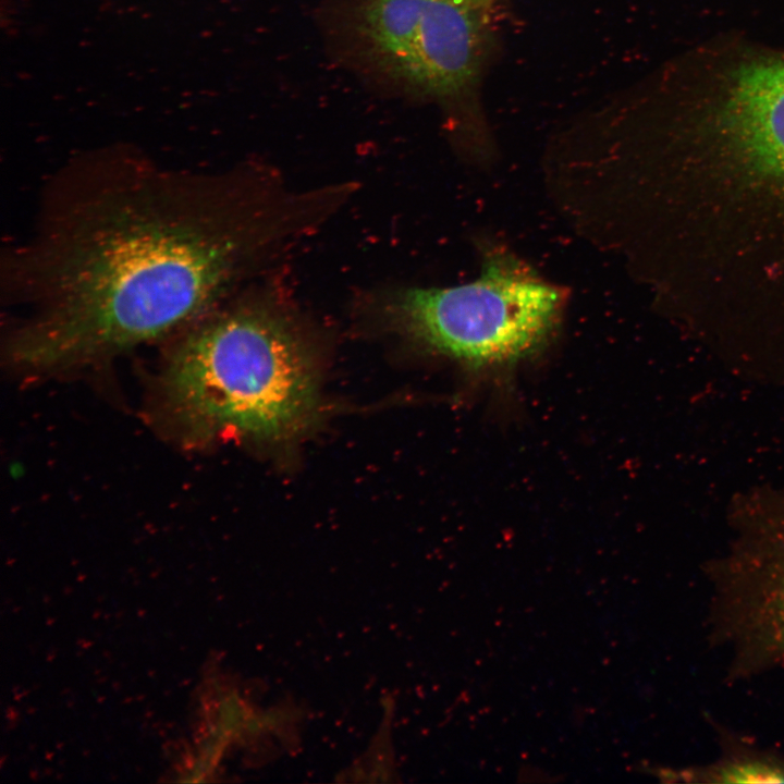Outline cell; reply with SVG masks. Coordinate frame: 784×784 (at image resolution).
Here are the masks:
<instances>
[{
	"instance_id": "obj_1",
	"label": "cell",
	"mask_w": 784,
	"mask_h": 784,
	"mask_svg": "<svg viewBox=\"0 0 784 784\" xmlns=\"http://www.w3.org/2000/svg\"><path fill=\"white\" fill-rule=\"evenodd\" d=\"M252 218L229 175L131 152L61 166L30 234L2 254L1 296L21 311L9 359L58 370L174 336L223 303Z\"/></svg>"
},
{
	"instance_id": "obj_4",
	"label": "cell",
	"mask_w": 784,
	"mask_h": 784,
	"mask_svg": "<svg viewBox=\"0 0 784 784\" xmlns=\"http://www.w3.org/2000/svg\"><path fill=\"white\" fill-rule=\"evenodd\" d=\"M385 305L391 322L418 344L486 367L539 351L559 321L563 296L512 256L493 253L473 282L401 290Z\"/></svg>"
},
{
	"instance_id": "obj_2",
	"label": "cell",
	"mask_w": 784,
	"mask_h": 784,
	"mask_svg": "<svg viewBox=\"0 0 784 784\" xmlns=\"http://www.w3.org/2000/svg\"><path fill=\"white\" fill-rule=\"evenodd\" d=\"M162 371L167 416L195 440L223 431L280 441L316 418L317 382L298 335L260 305L213 310L175 334Z\"/></svg>"
},
{
	"instance_id": "obj_3",
	"label": "cell",
	"mask_w": 784,
	"mask_h": 784,
	"mask_svg": "<svg viewBox=\"0 0 784 784\" xmlns=\"http://www.w3.org/2000/svg\"><path fill=\"white\" fill-rule=\"evenodd\" d=\"M498 0H368L358 28L392 77L449 112L470 152L486 158L492 139L482 85L499 45Z\"/></svg>"
},
{
	"instance_id": "obj_6",
	"label": "cell",
	"mask_w": 784,
	"mask_h": 784,
	"mask_svg": "<svg viewBox=\"0 0 784 784\" xmlns=\"http://www.w3.org/2000/svg\"><path fill=\"white\" fill-rule=\"evenodd\" d=\"M721 755L713 761L661 774L673 782L706 784H784V757L731 735L723 737Z\"/></svg>"
},
{
	"instance_id": "obj_5",
	"label": "cell",
	"mask_w": 784,
	"mask_h": 784,
	"mask_svg": "<svg viewBox=\"0 0 784 784\" xmlns=\"http://www.w3.org/2000/svg\"><path fill=\"white\" fill-rule=\"evenodd\" d=\"M719 118L733 144L784 177V58L756 60L732 73Z\"/></svg>"
},
{
	"instance_id": "obj_7",
	"label": "cell",
	"mask_w": 784,
	"mask_h": 784,
	"mask_svg": "<svg viewBox=\"0 0 784 784\" xmlns=\"http://www.w3.org/2000/svg\"><path fill=\"white\" fill-rule=\"evenodd\" d=\"M770 597L780 626L784 630V541L770 578Z\"/></svg>"
}]
</instances>
